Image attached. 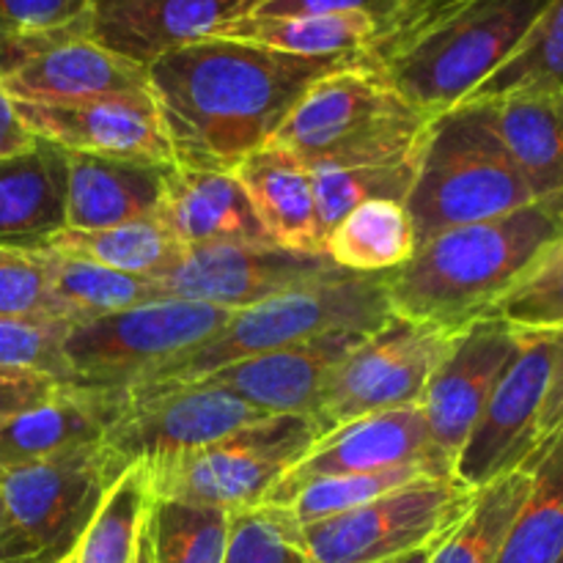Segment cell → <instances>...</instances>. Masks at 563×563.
Returning a JSON list of instances; mask_svg holds the SVG:
<instances>
[{"mask_svg":"<svg viewBox=\"0 0 563 563\" xmlns=\"http://www.w3.org/2000/svg\"><path fill=\"white\" fill-rule=\"evenodd\" d=\"M361 55L302 58L234 38H201L146 69L176 165L234 170L267 146L302 93Z\"/></svg>","mask_w":563,"mask_h":563,"instance_id":"cell-1","label":"cell"},{"mask_svg":"<svg viewBox=\"0 0 563 563\" xmlns=\"http://www.w3.org/2000/svg\"><path fill=\"white\" fill-rule=\"evenodd\" d=\"M561 240L563 192L443 231L418 245L405 267L388 273L390 311L410 322L465 330Z\"/></svg>","mask_w":563,"mask_h":563,"instance_id":"cell-2","label":"cell"},{"mask_svg":"<svg viewBox=\"0 0 563 563\" xmlns=\"http://www.w3.org/2000/svg\"><path fill=\"white\" fill-rule=\"evenodd\" d=\"M550 0H432L363 53L396 91L434 115L465 102L517 49Z\"/></svg>","mask_w":563,"mask_h":563,"instance_id":"cell-3","label":"cell"},{"mask_svg":"<svg viewBox=\"0 0 563 563\" xmlns=\"http://www.w3.org/2000/svg\"><path fill=\"white\" fill-rule=\"evenodd\" d=\"M432 121L361 55L319 77L269 143L308 170L377 168L418 159Z\"/></svg>","mask_w":563,"mask_h":563,"instance_id":"cell-4","label":"cell"},{"mask_svg":"<svg viewBox=\"0 0 563 563\" xmlns=\"http://www.w3.org/2000/svg\"><path fill=\"white\" fill-rule=\"evenodd\" d=\"M394 317L388 300V273L357 275L335 269L317 280L231 313L218 335L187 355L157 368L132 390L198 383L218 368L245 357L284 350L324 333H374Z\"/></svg>","mask_w":563,"mask_h":563,"instance_id":"cell-5","label":"cell"},{"mask_svg":"<svg viewBox=\"0 0 563 563\" xmlns=\"http://www.w3.org/2000/svg\"><path fill=\"white\" fill-rule=\"evenodd\" d=\"M531 201L537 198L500 143L489 102H460L434 115L405 198L418 245Z\"/></svg>","mask_w":563,"mask_h":563,"instance_id":"cell-6","label":"cell"},{"mask_svg":"<svg viewBox=\"0 0 563 563\" xmlns=\"http://www.w3.org/2000/svg\"><path fill=\"white\" fill-rule=\"evenodd\" d=\"M322 438L302 416H269L225 434L203 449L146 467L157 500L212 506L236 515L258 509L269 489Z\"/></svg>","mask_w":563,"mask_h":563,"instance_id":"cell-7","label":"cell"},{"mask_svg":"<svg viewBox=\"0 0 563 563\" xmlns=\"http://www.w3.org/2000/svg\"><path fill=\"white\" fill-rule=\"evenodd\" d=\"M231 313L190 300H157L71 322L64 357L71 385L132 390L157 368L218 335Z\"/></svg>","mask_w":563,"mask_h":563,"instance_id":"cell-8","label":"cell"},{"mask_svg":"<svg viewBox=\"0 0 563 563\" xmlns=\"http://www.w3.org/2000/svg\"><path fill=\"white\" fill-rule=\"evenodd\" d=\"M476 493L454 473H429L330 520L311 526L280 520L311 563H388L449 537Z\"/></svg>","mask_w":563,"mask_h":563,"instance_id":"cell-9","label":"cell"},{"mask_svg":"<svg viewBox=\"0 0 563 563\" xmlns=\"http://www.w3.org/2000/svg\"><path fill=\"white\" fill-rule=\"evenodd\" d=\"M460 333L462 330L390 317L330 372L313 416L319 434L374 412L421 405L429 377Z\"/></svg>","mask_w":563,"mask_h":563,"instance_id":"cell-10","label":"cell"},{"mask_svg":"<svg viewBox=\"0 0 563 563\" xmlns=\"http://www.w3.org/2000/svg\"><path fill=\"white\" fill-rule=\"evenodd\" d=\"M126 467L104 449L86 445L53 460L0 471V498L42 563H58L77 548L110 484Z\"/></svg>","mask_w":563,"mask_h":563,"instance_id":"cell-11","label":"cell"},{"mask_svg":"<svg viewBox=\"0 0 563 563\" xmlns=\"http://www.w3.org/2000/svg\"><path fill=\"white\" fill-rule=\"evenodd\" d=\"M262 418L269 416L203 383L130 390L102 443L124 467L154 465L203 449Z\"/></svg>","mask_w":563,"mask_h":563,"instance_id":"cell-12","label":"cell"},{"mask_svg":"<svg viewBox=\"0 0 563 563\" xmlns=\"http://www.w3.org/2000/svg\"><path fill=\"white\" fill-rule=\"evenodd\" d=\"M335 269L339 267L324 253L289 251L273 242H234L181 247L179 258L152 280L174 300L242 311Z\"/></svg>","mask_w":563,"mask_h":563,"instance_id":"cell-13","label":"cell"},{"mask_svg":"<svg viewBox=\"0 0 563 563\" xmlns=\"http://www.w3.org/2000/svg\"><path fill=\"white\" fill-rule=\"evenodd\" d=\"M555 333L520 335L515 357L500 374L482 418L454 460V476L482 489L533 456V432L550 385Z\"/></svg>","mask_w":563,"mask_h":563,"instance_id":"cell-14","label":"cell"},{"mask_svg":"<svg viewBox=\"0 0 563 563\" xmlns=\"http://www.w3.org/2000/svg\"><path fill=\"white\" fill-rule=\"evenodd\" d=\"M520 335L495 319L467 324L423 390L421 410L434 451L454 467L489 394L515 357Z\"/></svg>","mask_w":563,"mask_h":563,"instance_id":"cell-15","label":"cell"},{"mask_svg":"<svg viewBox=\"0 0 563 563\" xmlns=\"http://www.w3.org/2000/svg\"><path fill=\"white\" fill-rule=\"evenodd\" d=\"M423 465L434 471H454L434 451L421 405L374 412L322 434L300 462L269 489L262 506H275L300 484L322 476H352L390 467Z\"/></svg>","mask_w":563,"mask_h":563,"instance_id":"cell-16","label":"cell"},{"mask_svg":"<svg viewBox=\"0 0 563 563\" xmlns=\"http://www.w3.org/2000/svg\"><path fill=\"white\" fill-rule=\"evenodd\" d=\"M31 132L64 152L132 163L176 165L152 93L102 97L86 102H14Z\"/></svg>","mask_w":563,"mask_h":563,"instance_id":"cell-17","label":"cell"},{"mask_svg":"<svg viewBox=\"0 0 563 563\" xmlns=\"http://www.w3.org/2000/svg\"><path fill=\"white\" fill-rule=\"evenodd\" d=\"M264 3L267 0H93L88 36L148 69L165 53L218 36Z\"/></svg>","mask_w":563,"mask_h":563,"instance_id":"cell-18","label":"cell"},{"mask_svg":"<svg viewBox=\"0 0 563 563\" xmlns=\"http://www.w3.org/2000/svg\"><path fill=\"white\" fill-rule=\"evenodd\" d=\"M0 80L14 102L36 104L148 93L146 69L104 49L88 33H66L31 44L0 69Z\"/></svg>","mask_w":563,"mask_h":563,"instance_id":"cell-19","label":"cell"},{"mask_svg":"<svg viewBox=\"0 0 563 563\" xmlns=\"http://www.w3.org/2000/svg\"><path fill=\"white\" fill-rule=\"evenodd\" d=\"M366 335L368 333H352V330L324 333L284 346V350L231 363L198 383L229 390L231 396L256 407L264 416H302L313 421L330 372Z\"/></svg>","mask_w":563,"mask_h":563,"instance_id":"cell-20","label":"cell"},{"mask_svg":"<svg viewBox=\"0 0 563 563\" xmlns=\"http://www.w3.org/2000/svg\"><path fill=\"white\" fill-rule=\"evenodd\" d=\"M130 390L60 385L49 399L0 423V471L102 443Z\"/></svg>","mask_w":563,"mask_h":563,"instance_id":"cell-21","label":"cell"},{"mask_svg":"<svg viewBox=\"0 0 563 563\" xmlns=\"http://www.w3.org/2000/svg\"><path fill=\"white\" fill-rule=\"evenodd\" d=\"M157 218L181 247L273 242L258 223L245 187L231 170H198L176 165L170 170Z\"/></svg>","mask_w":563,"mask_h":563,"instance_id":"cell-22","label":"cell"},{"mask_svg":"<svg viewBox=\"0 0 563 563\" xmlns=\"http://www.w3.org/2000/svg\"><path fill=\"white\" fill-rule=\"evenodd\" d=\"M174 168L66 152V229H108L152 218Z\"/></svg>","mask_w":563,"mask_h":563,"instance_id":"cell-23","label":"cell"},{"mask_svg":"<svg viewBox=\"0 0 563 563\" xmlns=\"http://www.w3.org/2000/svg\"><path fill=\"white\" fill-rule=\"evenodd\" d=\"M231 174L245 187L269 240L300 253H322L311 170L275 143L256 148Z\"/></svg>","mask_w":563,"mask_h":563,"instance_id":"cell-24","label":"cell"},{"mask_svg":"<svg viewBox=\"0 0 563 563\" xmlns=\"http://www.w3.org/2000/svg\"><path fill=\"white\" fill-rule=\"evenodd\" d=\"M66 229V152L38 137L0 159V242L44 245Z\"/></svg>","mask_w":563,"mask_h":563,"instance_id":"cell-25","label":"cell"},{"mask_svg":"<svg viewBox=\"0 0 563 563\" xmlns=\"http://www.w3.org/2000/svg\"><path fill=\"white\" fill-rule=\"evenodd\" d=\"M495 130L533 198L563 192V97L520 93L489 102Z\"/></svg>","mask_w":563,"mask_h":563,"instance_id":"cell-26","label":"cell"},{"mask_svg":"<svg viewBox=\"0 0 563 563\" xmlns=\"http://www.w3.org/2000/svg\"><path fill=\"white\" fill-rule=\"evenodd\" d=\"M418 251L405 203L377 198L352 209L328 231L322 253L344 273L385 275L405 267Z\"/></svg>","mask_w":563,"mask_h":563,"instance_id":"cell-27","label":"cell"},{"mask_svg":"<svg viewBox=\"0 0 563 563\" xmlns=\"http://www.w3.org/2000/svg\"><path fill=\"white\" fill-rule=\"evenodd\" d=\"M218 36L302 58H333L368 53L377 44L379 25L366 14H251Z\"/></svg>","mask_w":563,"mask_h":563,"instance_id":"cell-28","label":"cell"},{"mask_svg":"<svg viewBox=\"0 0 563 563\" xmlns=\"http://www.w3.org/2000/svg\"><path fill=\"white\" fill-rule=\"evenodd\" d=\"M533 487V462L504 473L473 498L454 531L432 548L429 563H498L506 537Z\"/></svg>","mask_w":563,"mask_h":563,"instance_id":"cell-29","label":"cell"},{"mask_svg":"<svg viewBox=\"0 0 563 563\" xmlns=\"http://www.w3.org/2000/svg\"><path fill=\"white\" fill-rule=\"evenodd\" d=\"M44 247L137 278H157L181 253V245L157 214L108 229H64L44 242Z\"/></svg>","mask_w":563,"mask_h":563,"instance_id":"cell-30","label":"cell"},{"mask_svg":"<svg viewBox=\"0 0 563 563\" xmlns=\"http://www.w3.org/2000/svg\"><path fill=\"white\" fill-rule=\"evenodd\" d=\"M38 247L44 253L49 291L64 308L69 322H82V319L104 317V313L124 311V308L168 300L154 286L152 278L115 273V269L99 267V264L55 253L44 245Z\"/></svg>","mask_w":563,"mask_h":563,"instance_id":"cell-31","label":"cell"},{"mask_svg":"<svg viewBox=\"0 0 563 563\" xmlns=\"http://www.w3.org/2000/svg\"><path fill=\"white\" fill-rule=\"evenodd\" d=\"M531 462V495L506 537L498 563H561L563 559V432Z\"/></svg>","mask_w":563,"mask_h":563,"instance_id":"cell-32","label":"cell"},{"mask_svg":"<svg viewBox=\"0 0 563 563\" xmlns=\"http://www.w3.org/2000/svg\"><path fill=\"white\" fill-rule=\"evenodd\" d=\"M520 93L563 97V0L544 5L515 53L465 102H493Z\"/></svg>","mask_w":563,"mask_h":563,"instance_id":"cell-33","label":"cell"},{"mask_svg":"<svg viewBox=\"0 0 563 563\" xmlns=\"http://www.w3.org/2000/svg\"><path fill=\"white\" fill-rule=\"evenodd\" d=\"M152 493L143 465H130L104 493L77 542V563H132Z\"/></svg>","mask_w":563,"mask_h":563,"instance_id":"cell-34","label":"cell"},{"mask_svg":"<svg viewBox=\"0 0 563 563\" xmlns=\"http://www.w3.org/2000/svg\"><path fill=\"white\" fill-rule=\"evenodd\" d=\"M231 511L152 498L146 515L152 563H223Z\"/></svg>","mask_w":563,"mask_h":563,"instance_id":"cell-35","label":"cell"},{"mask_svg":"<svg viewBox=\"0 0 563 563\" xmlns=\"http://www.w3.org/2000/svg\"><path fill=\"white\" fill-rule=\"evenodd\" d=\"M429 473H454V471H434L423 465L390 467V471L377 473H352V476H322L300 484L291 489L280 504L264 506L284 517L289 526H311V522L330 520L335 515L355 509V506L368 504L379 495L390 493L396 487L416 482V478L429 476Z\"/></svg>","mask_w":563,"mask_h":563,"instance_id":"cell-36","label":"cell"},{"mask_svg":"<svg viewBox=\"0 0 563 563\" xmlns=\"http://www.w3.org/2000/svg\"><path fill=\"white\" fill-rule=\"evenodd\" d=\"M517 335H550L563 330V240L542 253L484 313Z\"/></svg>","mask_w":563,"mask_h":563,"instance_id":"cell-37","label":"cell"},{"mask_svg":"<svg viewBox=\"0 0 563 563\" xmlns=\"http://www.w3.org/2000/svg\"><path fill=\"white\" fill-rule=\"evenodd\" d=\"M418 159L399 165H377V168H324L311 170L313 203H317L319 234L328 236L339 220L366 201L388 198L405 203L416 179Z\"/></svg>","mask_w":563,"mask_h":563,"instance_id":"cell-38","label":"cell"},{"mask_svg":"<svg viewBox=\"0 0 563 563\" xmlns=\"http://www.w3.org/2000/svg\"><path fill=\"white\" fill-rule=\"evenodd\" d=\"M93 0H0V69L31 44L66 33H88Z\"/></svg>","mask_w":563,"mask_h":563,"instance_id":"cell-39","label":"cell"},{"mask_svg":"<svg viewBox=\"0 0 563 563\" xmlns=\"http://www.w3.org/2000/svg\"><path fill=\"white\" fill-rule=\"evenodd\" d=\"M71 322L42 317H0V372L42 374L71 385L64 335Z\"/></svg>","mask_w":563,"mask_h":563,"instance_id":"cell-40","label":"cell"},{"mask_svg":"<svg viewBox=\"0 0 563 563\" xmlns=\"http://www.w3.org/2000/svg\"><path fill=\"white\" fill-rule=\"evenodd\" d=\"M0 317L64 319V308L49 291L42 247L0 242Z\"/></svg>","mask_w":563,"mask_h":563,"instance_id":"cell-41","label":"cell"},{"mask_svg":"<svg viewBox=\"0 0 563 563\" xmlns=\"http://www.w3.org/2000/svg\"><path fill=\"white\" fill-rule=\"evenodd\" d=\"M223 563H311L291 528L275 511L247 509L231 515Z\"/></svg>","mask_w":563,"mask_h":563,"instance_id":"cell-42","label":"cell"},{"mask_svg":"<svg viewBox=\"0 0 563 563\" xmlns=\"http://www.w3.org/2000/svg\"><path fill=\"white\" fill-rule=\"evenodd\" d=\"M60 385L64 383H55V379L42 377V374L0 372V423L42 405Z\"/></svg>","mask_w":563,"mask_h":563,"instance_id":"cell-43","label":"cell"},{"mask_svg":"<svg viewBox=\"0 0 563 563\" xmlns=\"http://www.w3.org/2000/svg\"><path fill=\"white\" fill-rule=\"evenodd\" d=\"M563 432V330L555 333V357L550 372L548 394H544L542 412H539L537 432H533V456L542 454L550 443Z\"/></svg>","mask_w":563,"mask_h":563,"instance_id":"cell-44","label":"cell"},{"mask_svg":"<svg viewBox=\"0 0 563 563\" xmlns=\"http://www.w3.org/2000/svg\"><path fill=\"white\" fill-rule=\"evenodd\" d=\"M36 141L38 137L22 121L14 99L9 97V91L3 88V80H0V159L27 152Z\"/></svg>","mask_w":563,"mask_h":563,"instance_id":"cell-45","label":"cell"},{"mask_svg":"<svg viewBox=\"0 0 563 563\" xmlns=\"http://www.w3.org/2000/svg\"><path fill=\"white\" fill-rule=\"evenodd\" d=\"M0 563H42L36 548L11 520L3 498H0Z\"/></svg>","mask_w":563,"mask_h":563,"instance_id":"cell-46","label":"cell"},{"mask_svg":"<svg viewBox=\"0 0 563 563\" xmlns=\"http://www.w3.org/2000/svg\"><path fill=\"white\" fill-rule=\"evenodd\" d=\"M132 563H152V548H148L146 526H143L141 539H137V550H135V559H132Z\"/></svg>","mask_w":563,"mask_h":563,"instance_id":"cell-47","label":"cell"},{"mask_svg":"<svg viewBox=\"0 0 563 563\" xmlns=\"http://www.w3.org/2000/svg\"><path fill=\"white\" fill-rule=\"evenodd\" d=\"M429 555H432V548L418 550V553H410V555H405V559H396V561H388V563H429Z\"/></svg>","mask_w":563,"mask_h":563,"instance_id":"cell-48","label":"cell"},{"mask_svg":"<svg viewBox=\"0 0 563 563\" xmlns=\"http://www.w3.org/2000/svg\"><path fill=\"white\" fill-rule=\"evenodd\" d=\"M58 563H77V548H75V550H71V553H66V555H64V559H60Z\"/></svg>","mask_w":563,"mask_h":563,"instance_id":"cell-49","label":"cell"},{"mask_svg":"<svg viewBox=\"0 0 563 563\" xmlns=\"http://www.w3.org/2000/svg\"><path fill=\"white\" fill-rule=\"evenodd\" d=\"M561 563H563V559H561Z\"/></svg>","mask_w":563,"mask_h":563,"instance_id":"cell-50","label":"cell"}]
</instances>
